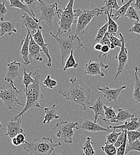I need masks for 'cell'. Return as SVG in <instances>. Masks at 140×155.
Listing matches in <instances>:
<instances>
[{"mask_svg": "<svg viewBox=\"0 0 140 155\" xmlns=\"http://www.w3.org/2000/svg\"><path fill=\"white\" fill-rule=\"evenodd\" d=\"M70 85L65 91L60 88L58 93L65 97L66 100L74 103L81 105L83 110H86V107L91 104L90 98L92 91L83 82L77 78L70 79Z\"/></svg>", "mask_w": 140, "mask_h": 155, "instance_id": "cell-1", "label": "cell"}, {"mask_svg": "<svg viewBox=\"0 0 140 155\" xmlns=\"http://www.w3.org/2000/svg\"><path fill=\"white\" fill-rule=\"evenodd\" d=\"M40 68H38L37 71L34 74V82L31 84L26 93V101L22 110L19 112L17 116L14 117L15 119H18L23 116L24 114L34 108H41L40 105V100L44 95L41 93V74H40Z\"/></svg>", "mask_w": 140, "mask_h": 155, "instance_id": "cell-2", "label": "cell"}, {"mask_svg": "<svg viewBox=\"0 0 140 155\" xmlns=\"http://www.w3.org/2000/svg\"><path fill=\"white\" fill-rule=\"evenodd\" d=\"M60 146V142L54 143L51 138L42 137L31 142L26 141L22 145V147L25 151L32 155H51L55 149Z\"/></svg>", "mask_w": 140, "mask_h": 155, "instance_id": "cell-3", "label": "cell"}, {"mask_svg": "<svg viewBox=\"0 0 140 155\" xmlns=\"http://www.w3.org/2000/svg\"><path fill=\"white\" fill-rule=\"evenodd\" d=\"M74 2L75 0H69L64 8L58 10L57 17L59 19V28L56 34L57 37L61 36L64 33L70 32L72 25L77 23V17L73 10Z\"/></svg>", "mask_w": 140, "mask_h": 155, "instance_id": "cell-4", "label": "cell"}, {"mask_svg": "<svg viewBox=\"0 0 140 155\" xmlns=\"http://www.w3.org/2000/svg\"><path fill=\"white\" fill-rule=\"evenodd\" d=\"M50 34L56 40L58 46L60 48L61 64L63 66L64 65V61L66 57L70 55L72 51L75 50H79L83 46L80 38L75 35H71L67 37H63L61 36L57 37L52 32H50Z\"/></svg>", "mask_w": 140, "mask_h": 155, "instance_id": "cell-5", "label": "cell"}, {"mask_svg": "<svg viewBox=\"0 0 140 155\" xmlns=\"http://www.w3.org/2000/svg\"><path fill=\"white\" fill-rule=\"evenodd\" d=\"M103 12L104 11L102 7L96 8L93 10L78 9L74 10V13L77 17L75 35L78 36L84 34L86 26L93 19L101 15Z\"/></svg>", "mask_w": 140, "mask_h": 155, "instance_id": "cell-6", "label": "cell"}, {"mask_svg": "<svg viewBox=\"0 0 140 155\" xmlns=\"http://www.w3.org/2000/svg\"><path fill=\"white\" fill-rule=\"evenodd\" d=\"M73 129L79 130L78 122L62 121L57 123L51 130L54 131L56 137L62 140L65 143L72 144L75 134Z\"/></svg>", "mask_w": 140, "mask_h": 155, "instance_id": "cell-7", "label": "cell"}, {"mask_svg": "<svg viewBox=\"0 0 140 155\" xmlns=\"http://www.w3.org/2000/svg\"><path fill=\"white\" fill-rule=\"evenodd\" d=\"M8 85V88L0 91V99L8 110H12L16 106L24 107V105L20 103L18 98L22 91L15 86L13 82H10Z\"/></svg>", "mask_w": 140, "mask_h": 155, "instance_id": "cell-8", "label": "cell"}, {"mask_svg": "<svg viewBox=\"0 0 140 155\" xmlns=\"http://www.w3.org/2000/svg\"><path fill=\"white\" fill-rule=\"evenodd\" d=\"M38 4L37 7L40 10L41 13L39 21H44L50 27V32L52 31V27L53 24V20L57 16L58 12V3L54 2L52 4H47L43 0H38Z\"/></svg>", "mask_w": 140, "mask_h": 155, "instance_id": "cell-9", "label": "cell"}, {"mask_svg": "<svg viewBox=\"0 0 140 155\" xmlns=\"http://www.w3.org/2000/svg\"><path fill=\"white\" fill-rule=\"evenodd\" d=\"M120 37L121 42H122V47H120V52L116 54L115 58L118 61V65L117 68V73L114 79L116 80L119 76L123 73L125 66L127 63L128 56V49L125 46L126 42V38L122 34H119Z\"/></svg>", "mask_w": 140, "mask_h": 155, "instance_id": "cell-10", "label": "cell"}, {"mask_svg": "<svg viewBox=\"0 0 140 155\" xmlns=\"http://www.w3.org/2000/svg\"><path fill=\"white\" fill-rule=\"evenodd\" d=\"M109 65L104 64L103 61H94L90 60L84 66V71L86 75L90 76H100L104 77V73L101 71V68L107 69Z\"/></svg>", "mask_w": 140, "mask_h": 155, "instance_id": "cell-11", "label": "cell"}, {"mask_svg": "<svg viewBox=\"0 0 140 155\" xmlns=\"http://www.w3.org/2000/svg\"><path fill=\"white\" fill-rule=\"evenodd\" d=\"M7 66V68L4 80L8 84L11 82H14V81L20 76L21 64L16 60H15L13 62L8 63Z\"/></svg>", "mask_w": 140, "mask_h": 155, "instance_id": "cell-12", "label": "cell"}, {"mask_svg": "<svg viewBox=\"0 0 140 155\" xmlns=\"http://www.w3.org/2000/svg\"><path fill=\"white\" fill-rule=\"evenodd\" d=\"M7 133L5 136L9 137L11 139L20 133H23L22 128V122L21 117L15 119L14 117L11 119L7 124Z\"/></svg>", "mask_w": 140, "mask_h": 155, "instance_id": "cell-13", "label": "cell"}, {"mask_svg": "<svg viewBox=\"0 0 140 155\" xmlns=\"http://www.w3.org/2000/svg\"><path fill=\"white\" fill-rule=\"evenodd\" d=\"M42 29H40L37 31L35 34L32 35L33 38L36 42V43L40 47L42 50V52L45 54V56L47 57V60L46 61V65L48 67H51L52 66V58L50 56L48 48V44L45 42L44 39L42 35Z\"/></svg>", "mask_w": 140, "mask_h": 155, "instance_id": "cell-14", "label": "cell"}, {"mask_svg": "<svg viewBox=\"0 0 140 155\" xmlns=\"http://www.w3.org/2000/svg\"><path fill=\"white\" fill-rule=\"evenodd\" d=\"M98 90L102 93L103 96L109 101H114L116 103L118 99V97L120 96L121 92L127 88L126 86L124 85L120 87V88L112 89L109 87H102L101 88L99 85H97Z\"/></svg>", "mask_w": 140, "mask_h": 155, "instance_id": "cell-15", "label": "cell"}, {"mask_svg": "<svg viewBox=\"0 0 140 155\" xmlns=\"http://www.w3.org/2000/svg\"><path fill=\"white\" fill-rule=\"evenodd\" d=\"M22 28H26L29 29L33 34L37 32V31L42 29V27L41 25L40 22L35 20L32 17L29 16L26 13H22L21 14Z\"/></svg>", "mask_w": 140, "mask_h": 155, "instance_id": "cell-16", "label": "cell"}, {"mask_svg": "<svg viewBox=\"0 0 140 155\" xmlns=\"http://www.w3.org/2000/svg\"><path fill=\"white\" fill-rule=\"evenodd\" d=\"M79 130L86 131L90 133L109 131V129L101 127L98 123L90 119L85 120L80 125H79Z\"/></svg>", "mask_w": 140, "mask_h": 155, "instance_id": "cell-17", "label": "cell"}, {"mask_svg": "<svg viewBox=\"0 0 140 155\" xmlns=\"http://www.w3.org/2000/svg\"><path fill=\"white\" fill-rule=\"evenodd\" d=\"M29 57L30 60L32 59L35 60L38 62L43 61V58H41V53L42 50L40 47L36 43L35 40L33 38L32 34L30 32V42L29 48Z\"/></svg>", "mask_w": 140, "mask_h": 155, "instance_id": "cell-18", "label": "cell"}, {"mask_svg": "<svg viewBox=\"0 0 140 155\" xmlns=\"http://www.w3.org/2000/svg\"><path fill=\"white\" fill-rule=\"evenodd\" d=\"M108 129H118L121 130H126L129 131H136L140 128V120L136 117H134L131 119V121H126L124 124L119 126H109L107 127Z\"/></svg>", "mask_w": 140, "mask_h": 155, "instance_id": "cell-19", "label": "cell"}, {"mask_svg": "<svg viewBox=\"0 0 140 155\" xmlns=\"http://www.w3.org/2000/svg\"><path fill=\"white\" fill-rule=\"evenodd\" d=\"M28 34L24 39L21 41V48L20 50V54L21 57V60L24 65H28L31 63V60L29 59V48L30 42V31L27 29Z\"/></svg>", "mask_w": 140, "mask_h": 155, "instance_id": "cell-20", "label": "cell"}, {"mask_svg": "<svg viewBox=\"0 0 140 155\" xmlns=\"http://www.w3.org/2000/svg\"><path fill=\"white\" fill-rule=\"evenodd\" d=\"M16 29V23L14 20L0 21V37L7 34L8 36H11L13 33H17Z\"/></svg>", "mask_w": 140, "mask_h": 155, "instance_id": "cell-21", "label": "cell"}, {"mask_svg": "<svg viewBox=\"0 0 140 155\" xmlns=\"http://www.w3.org/2000/svg\"><path fill=\"white\" fill-rule=\"evenodd\" d=\"M56 104H54L51 107H45L44 110L45 112L44 119L42 122L43 124H49L53 120L59 119L60 118V116L57 115V110H56Z\"/></svg>", "mask_w": 140, "mask_h": 155, "instance_id": "cell-22", "label": "cell"}, {"mask_svg": "<svg viewBox=\"0 0 140 155\" xmlns=\"http://www.w3.org/2000/svg\"><path fill=\"white\" fill-rule=\"evenodd\" d=\"M10 2V7L11 8H18L20 9L21 12L26 13L31 17H32L34 19L40 22L38 19L36 17L35 15H34L29 7L23 2H22L20 0H6Z\"/></svg>", "mask_w": 140, "mask_h": 155, "instance_id": "cell-23", "label": "cell"}, {"mask_svg": "<svg viewBox=\"0 0 140 155\" xmlns=\"http://www.w3.org/2000/svg\"><path fill=\"white\" fill-rule=\"evenodd\" d=\"M134 69V77L135 79V85L132 97L135 103H140V78L138 76L140 69L138 67L135 66Z\"/></svg>", "mask_w": 140, "mask_h": 155, "instance_id": "cell-24", "label": "cell"}, {"mask_svg": "<svg viewBox=\"0 0 140 155\" xmlns=\"http://www.w3.org/2000/svg\"><path fill=\"white\" fill-rule=\"evenodd\" d=\"M91 110H93L94 112V122H97L99 121L98 117L100 115L104 116V110L103 108V100H101V97H99L96 101L90 107Z\"/></svg>", "mask_w": 140, "mask_h": 155, "instance_id": "cell-25", "label": "cell"}, {"mask_svg": "<svg viewBox=\"0 0 140 155\" xmlns=\"http://www.w3.org/2000/svg\"><path fill=\"white\" fill-rule=\"evenodd\" d=\"M135 0H129L126 4H125L123 6L120 7V8L117 10L115 14H113V12H110V15L112 18V19L114 21H118L120 18H123L125 16V14L129 8V7L131 6L132 3Z\"/></svg>", "mask_w": 140, "mask_h": 155, "instance_id": "cell-26", "label": "cell"}, {"mask_svg": "<svg viewBox=\"0 0 140 155\" xmlns=\"http://www.w3.org/2000/svg\"><path fill=\"white\" fill-rule=\"evenodd\" d=\"M135 116L134 115L132 114L128 110H125L123 109H118V114L116 117L109 121L111 123H119L126 121L129 119H132Z\"/></svg>", "mask_w": 140, "mask_h": 155, "instance_id": "cell-27", "label": "cell"}, {"mask_svg": "<svg viewBox=\"0 0 140 155\" xmlns=\"http://www.w3.org/2000/svg\"><path fill=\"white\" fill-rule=\"evenodd\" d=\"M105 13L107 16V19H106V21H107V23H108L107 32L110 34L116 35L117 33H118V31L119 29L118 24L116 23V21H115L113 20L112 19L109 12L106 11Z\"/></svg>", "mask_w": 140, "mask_h": 155, "instance_id": "cell-28", "label": "cell"}, {"mask_svg": "<svg viewBox=\"0 0 140 155\" xmlns=\"http://www.w3.org/2000/svg\"><path fill=\"white\" fill-rule=\"evenodd\" d=\"M94 143L91 141V138L87 137L86 140L82 146V149L83 152V155H96V153L93 148Z\"/></svg>", "mask_w": 140, "mask_h": 155, "instance_id": "cell-29", "label": "cell"}, {"mask_svg": "<svg viewBox=\"0 0 140 155\" xmlns=\"http://www.w3.org/2000/svg\"><path fill=\"white\" fill-rule=\"evenodd\" d=\"M23 84L25 86V88H24V91H25V93L28 91V89L29 86L32 84V83L34 82V78L32 77V76L34 75V74L32 72H30V73H28L26 72V69L25 68V67H23Z\"/></svg>", "mask_w": 140, "mask_h": 155, "instance_id": "cell-30", "label": "cell"}, {"mask_svg": "<svg viewBox=\"0 0 140 155\" xmlns=\"http://www.w3.org/2000/svg\"><path fill=\"white\" fill-rule=\"evenodd\" d=\"M103 108L104 110V116L105 118L103 119V120L106 122H109L110 120L114 119L116 117V114L115 110H114L112 106L107 107L106 105H103Z\"/></svg>", "mask_w": 140, "mask_h": 155, "instance_id": "cell-31", "label": "cell"}, {"mask_svg": "<svg viewBox=\"0 0 140 155\" xmlns=\"http://www.w3.org/2000/svg\"><path fill=\"white\" fill-rule=\"evenodd\" d=\"M105 5L102 7L104 12L108 11L109 12H113V10H118L120 8V6L118 4L117 0H106L104 1Z\"/></svg>", "mask_w": 140, "mask_h": 155, "instance_id": "cell-32", "label": "cell"}, {"mask_svg": "<svg viewBox=\"0 0 140 155\" xmlns=\"http://www.w3.org/2000/svg\"><path fill=\"white\" fill-rule=\"evenodd\" d=\"M79 66V63L75 60L73 56V51H72L69 56L68 58L67 59L66 63L64 64L63 71H66L67 69H70V68H74L77 69Z\"/></svg>", "mask_w": 140, "mask_h": 155, "instance_id": "cell-33", "label": "cell"}, {"mask_svg": "<svg viewBox=\"0 0 140 155\" xmlns=\"http://www.w3.org/2000/svg\"><path fill=\"white\" fill-rule=\"evenodd\" d=\"M125 17L129 18L130 20H135L136 21H140V16L137 11L134 7V4H131L128 9Z\"/></svg>", "mask_w": 140, "mask_h": 155, "instance_id": "cell-34", "label": "cell"}, {"mask_svg": "<svg viewBox=\"0 0 140 155\" xmlns=\"http://www.w3.org/2000/svg\"><path fill=\"white\" fill-rule=\"evenodd\" d=\"M132 151H136L140 152V138L132 143H128L126 144L125 155H127L129 152Z\"/></svg>", "mask_w": 140, "mask_h": 155, "instance_id": "cell-35", "label": "cell"}, {"mask_svg": "<svg viewBox=\"0 0 140 155\" xmlns=\"http://www.w3.org/2000/svg\"><path fill=\"white\" fill-rule=\"evenodd\" d=\"M122 131H123V130L122 131V132L118 133L116 131V129H113V131L111 133L109 134L106 136V141L105 144H114L116 142L119 136L122 134Z\"/></svg>", "mask_w": 140, "mask_h": 155, "instance_id": "cell-36", "label": "cell"}, {"mask_svg": "<svg viewBox=\"0 0 140 155\" xmlns=\"http://www.w3.org/2000/svg\"><path fill=\"white\" fill-rule=\"evenodd\" d=\"M101 149L107 155H117V148L113 144H105L104 146H101Z\"/></svg>", "mask_w": 140, "mask_h": 155, "instance_id": "cell-37", "label": "cell"}, {"mask_svg": "<svg viewBox=\"0 0 140 155\" xmlns=\"http://www.w3.org/2000/svg\"><path fill=\"white\" fill-rule=\"evenodd\" d=\"M26 141V134L24 133L18 134L11 139V143L15 146H19L20 145L22 146Z\"/></svg>", "mask_w": 140, "mask_h": 155, "instance_id": "cell-38", "label": "cell"}, {"mask_svg": "<svg viewBox=\"0 0 140 155\" xmlns=\"http://www.w3.org/2000/svg\"><path fill=\"white\" fill-rule=\"evenodd\" d=\"M107 30H108V23L107 21L99 30L97 34L96 37L94 39V42L96 43H100L101 39L103 38L106 34L107 32Z\"/></svg>", "mask_w": 140, "mask_h": 155, "instance_id": "cell-39", "label": "cell"}, {"mask_svg": "<svg viewBox=\"0 0 140 155\" xmlns=\"http://www.w3.org/2000/svg\"><path fill=\"white\" fill-rule=\"evenodd\" d=\"M57 84H58L57 81H56L54 79H52L50 75H47V77L43 81V85L45 86V87L50 89L54 88L57 85Z\"/></svg>", "mask_w": 140, "mask_h": 155, "instance_id": "cell-40", "label": "cell"}, {"mask_svg": "<svg viewBox=\"0 0 140 155\" xmlns=\"http://www.w3.org/2000/svg\"><path fill=\"white\" fill-rule=\"evenodd\" d=\"M140 138V132L137 131H127V143H132Z\"/></svg>", "mask_w": 140, "mask_h": 155, "instance_id": "cell-41", "label": "cell"}, {"mask_svg": "<svg viewBox=\"0 0 140 155\" xmlns=\"http://www.w3.org/2000/svg\"><path fill=\"white\" fill-rule=\"evenodd\" d=\"M20 1L24 4H25L31 10L32 13L34 15H35V11L37 9L38 4V0H20Z\"/></svg>", "mask_w": 140, "mask_h": 155, "instance_id": "cell-42", "label": "cell"}, {"mask_svg": "<svg viewBox=\"0 0 140 155\" xmlns=\"http://www.w3.org/2000/svg\"><path fill=\"white\" fill-rule=\"evenodd\" d=\"M127 136V131L126 130H123L122 134H120V136H119L116 142L114 144V146L118 149L119 148L120 146H121L123 143L125 141V137Z\"/></svg>", "mask_w": 140, "mask_h": 155, "instance_id": "cell-43", "label": "cell"}, {"mask_svg": "<svg viewBox=\"0 0 140 155\" xmlns=\"http://www.w3.org/2000/svg\"><path fill=\"white\" fill-rule=\"evenodd\" d=\"M6 1H7L5 0L2 3H0V20L2 21H4L5 15L8 12L5 7Z\"/></svg>", "mask_w": 140, "mask_h": 155, "instance_id": "cell-44", "label": "cell"}, {"mask_svg": "<svg viewBox=\"0 0 140 155\" xmlns=\"http://www.w3.org/2000/svg\"><path fill=\"white\" fill-rule=\"evenodd\" d=\"M110 50V47L109 45H103L102 46L101 50L100 51L99 58H104V60H106V58H107V56L109 54Z\"/></svg>", "mask_w": 140, "mask_h": 155, "instance_id": "cell-45", "label": "cell"}, {"mask_svg": "<svg viewBox=\"0 0 140 155\" xmlns=\"http://www.w3.org/2000/svg\"><path fill=\"white\" fill-rule=\"evenodd\" d=\"M108 36H109V38L111 44H114L116 47H119L120 48L122 47L121 40H120V39L116 37V35H112V34H110L108 33Z\"/></svg>", "mask_w": 140, "mask_h": 155, "instance_id": "cell-46", "label": "cell"}, {"mask_svg": "<svg viewBox=\"0 0 140 155\" xmlns=\"http://www.w3.org/2000/svg\"><path fill=\"white\" fill-rule=\"evenodd\" d=\"M130 32H134L137 34H140V21L135 20L133 26L129 31Z\"/></svg>", "mask_w": 140, "mask_h": 155, "instance_id": "cell-47", "label": "cell"}, {"mask_svg": "<svg viewBox=\"0 0 140 155\" xmlns=\"http://www.w3.org/2000/svg\"><path fill=\"white\" fill-rule=\"evenodd\" d=\"M127 144V136L125 137V140L123 144L117 149V155H125V150Z\"/></svg>", "mask_w": 140, "mask_h": 155, "instance_id": "cell-48", "label": "cell"}, {"mask_svg": "<svg viewBox=\"0 0 140 155\" xmlns=\"http://www.w3.org/2000/svg\"><path fill=\"white\" fill-rule=\"evenodd\" d=\"M100 43L102 45H109V47L110 46L111 42H110V41L109 38L108 33H107V32L106 34V35H104V37H103V38L101 39V41H100Z\"/></svg>", "mask_w": 140, "mask_h": 155, "instance_id": "cell-49", "label": "cell"}, {"mask_svg": "<svg viewBox=\"0 0 140 155\" xmlns=\"http://www.w3.org/2000/svg\"><path fill=\"white\" fill-rule=\"evenodd\" d=\"M134 7L135 10L140 11V0H136L135 3L134 4Z\"/></svg>", "mask_w": 140, "mask_h": 155, "instance_id": "cell-50", "label": "cell"}, {"mask_svg": "<svg viewBox=\"0 0 140 155\" xmlns=\"http://www.w3.org/2000/svg\"><path fill=\"white\" fill-rule=\"evenodd\" d=\"M102 45L101 43H97L95 45H94V49L97 51H101V48H102Z\"/></svg>", "mask_w": 140, "mask_h": 155, "instance_id": "cell-51", "label": "cell"}, {"mask_svg": "<svg viewBox=\"0 0 140 155\" xmlns=\"http://www.w3.org/2000/svg\"><path fill=\"white\" fill-rule=\"evenodd\" d=\"M0 129H2V124L1 123V122H0Z\"/></svg>", "mask_w": 140, "mask_h": 155, "instance_id": "cell-52", "label": "cell"}, {"mask_svg": "<svg viewBox=\"0 0 140 155\" xmlns=\"http://www.w3.org/2000/svg\"><path fill=\"white\" fill-rule=\"evenodd\" d=\"M121 1V2L122 3H123V2H124V0H120Z\"/></svg>", "mask_w": 140, "mask_h": 155, "instance_id": "cell-53", "label": "cell"}, {"mask_svg": "<svg viewBox=\"0 0 140 155\" xmlns=\"http://www.w3.org/2000/svg\"><path fill=\"white\" fill-rule=\"evenodd\" d=\"M53 155H61L59 153H56V154H54Z\"/></svg>", "mask_w": 140, "mask_h": 155, "instance_id": "cell-54", "label": "cell"}, {"mask_svg": "<svg viewBox=\"0 0 140 155\" xmlns=\"http://www.w3.org/2000/svg\"><path fill=\"white\" fill-rule=\"evenodd\" d=\"M103 1H106V0H103Z\"/></svg>", "mask_w": 140, "mask_h": 155, "instance_id": "cell-55", "label": "cell"}, {"mask_svg": "<svg viewBox=\"0 0 140 155\" xmlns=\"http://www.w3.org/2000/svg\"><path fill=\"white\" fill-rule=\"evenodd\" d=\"M139 119L140 120V118H139Z\"/></svg>", "mask_w": 140, "mask_h": 155, "instance_id": "cell-56", "label": "cell"}]
</instances>
